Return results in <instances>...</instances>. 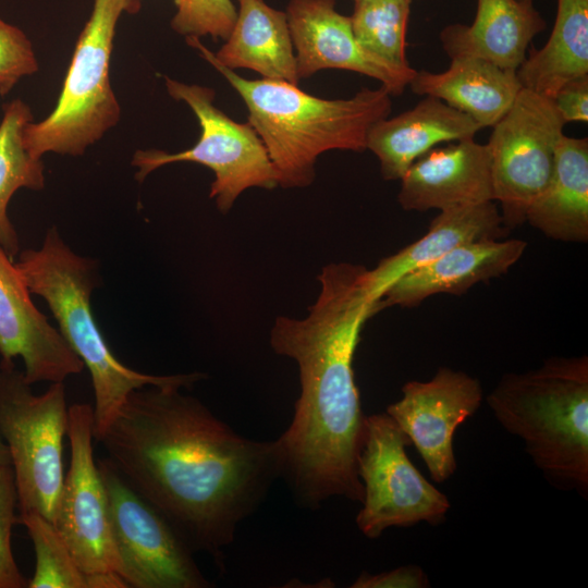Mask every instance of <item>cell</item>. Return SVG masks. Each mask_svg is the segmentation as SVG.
<instances>
[{
    "instance_id": "obj_24",
    "label": "cell",
    "mask_w": 588,
    "mask_h": 588,
    "mask_svg": "<svg viewBox=\"0 0 588 588\" xmlns=\"http://www.w3.org/2000/svg\"><path fill=\"white\" fill-rule=\"evenodd\" d=\"M546 45L532 49L516 71L522 87L552 99L566 82L588 75V0H556Z\"/></svg>"
},
{
    "instance_id": "obj_33",
    "label": "cell",
    "mask_w": 588,
    "mask_h": 588,
    "mask_svg": "<svg viewBox=\"0 0 588 588\" xmlns=\"http://www.w3.org/2000/svg\"><path fill=\"white\" fill-rule=\"evenodd\" d=\"M86 588H125L124 578L115 571H100L85 574Z\"/></svg>"
},
{
    "instance_id": "obj_7",
    "label": "cell",
    "mask_w": 588,
    "mask_h": 588,
    "mask_svg": "<svg viewBox=\"0 0 588 588\" xmlns=\"http://www.w3.org/2000/svg\"><path fill=\"white\" fill-rule=\"evenodd\" d=\"M68 426L63 382L36 395L14 363H0V433L10 452L20 513L36 512L53 523Z\"/></svg>"
},
{
    "instance_id": "obj_32",
    "label": "cell",
    "mask_w": 588,
    "mask_h": 588,
    "mask_svg": "<svg viewBox=\"0 0 588 588\" xmlns=\"http://www.w3.org/2000/svg\"><path fill=\"white\" fill-rule=\"evenodd\" d=\"M563 121H588V75L566 82L552 98Z\"/></svg>"
},
{
    "instance_id": "obj_23",
    "label": "cell",
    "mask_w": 588,
    "mask_h": 588,
    "mask_svg": "<svg viewBox=\"0 0 588 588\" xmlns=\"http://www.w3.org/2000/svg\"><path fill=\"white\" fill-rule=\"evenodd\" d=\"M546 236L568 243L588 241V138L562 135L553 171L526 212Z\"/></svg>"
},
{
    "instance_id": "obj_26",
    "label": "cell",
    "mask_w": 588,
    "mask_h": 588,
    "mask_svg": "<svg viewBox=\"0 0 588 588\" xmlns=\"http://www.w3.org/2000/svg\"><path fill=\"white\" fill-rule=\"evenodd\" d=\"M412 2L413 0H355L350 19L359 45L393 65L411 66L405 47Z\"/></svg>"
},
{
    "instance_id": "obj_4",
    "label": "cell",
    "mask_w": 588,
    "mask_h": 588,
    "mask_svg": "<svg viewBox=\"0 0 588 588\" xmlns=\"http://www.w3.org/2000/svg\"><path fill=\"white\" fill-rule=\"evenodd\" d=\"M487 404L552 487L588 499L587 355L554 356L536 369L504 373Z\"/></svg>"
},
{
    "instance_id": "obj_25",
    "label": "cell",
    "mask_w": 588,
    "mask_h": 588,
    "mask_svg": "<svg viewBox=\"0 0 588 588\" xmlns=\"http://www.w3.org/2000/svg\"><path fill=\"white\" fill-rule=\"evenodd\" d=\"M33 121L27 103L14 99L3 106L0 122V246L13 258L20 250L17 233L8 217V205L21 188L40 191L45 186L41 158L24 146L23 131Z\"/></svg>"
},
{
    "instance_id": "obj_5",
    "label": "cell",
    "mask_w": 588,
    "mask_h": 588,
    "mask_svg": "<svg viewBox=\"0 0 588 588\" xmlns=\"http://www.w3.org/2000/svg\"><path fill=\"white\" fill-rule=\"evenodd\" d=\"M15 265L30 293L46 301L63 339L89 371L95 394V440L132 391L147 385L189 389L207 377L203 372L156 376L123 365L107 344L91 309L96 262L74 253L57 228L47 231L38 249L21 252Z\"/></svg>"
},
{
    "instance_id": "obj_11",
    "label": "cell",
    "mask_w": 588,
    "mask_h": 588,
    "mask_svg": "<svg viewBox=\"0 0 588 588\" xmlns=\"http://www.w3.org/2000/svg\"><path fill=\"white\" fill-rule=\"evenodd\" d=\"M565 122L552 99L522 87L492 126L487 145L494 200L507 230L526 222V212L553 171Z\"/></svg>"
},
{
    "instance_id": "obj_17",
    "label": "cell",
    "mask_w": 588,
    "mask_h": 588,
    "mask_svg": "<svg viewBox=\"0 0 588 588\" xmlns=\"http://www.w3.org/2000/svg\"><path fill=\"white\" fill-rule=\"evenodd\" d=\"M526 246L518 238L461 245L399 278L382 294L380 308L418 306L440 293L462 295L476 283L505 274Z\"/></svg>"
},
{
    "instance_id": "obj_6",
    "label": "cell",
    "mask_w": 588,
    "mask_h": 588,
    "mask_svg": "<svg viewBox=\"0 0 588 588\" xmlns=\"http://www.w3.org/2000/svg\"><path fill=\"white\" fill-rule=\"evenodd\" d=\"M139 9V0H94L56 107L44 120L24 127V146L32 156H81L119 123L121 107L110 81L111 52L120 17Z\"/></svg>"
},
{
    "instance_id": "obj_35",
    "label": "cell",
    "mask_w": 588,
    "mask_h": 588,
    "mask_svg": "<svg viewBox=\"0 0 588 588\" xmlns=\"http://www.w3.org/2000/svg\"><path fill=\"white\" fill-rule=\"evenodd\" d=\"M519 1L534 3V0H519Z\"/></svg>"
},
{
    "instance_id": "obj_2",
    "label": "cell",
    "mask_w": 588,
    "mask_h": 588,
    "mask_svg": "<svg viewBox=\"0 0 588 588\" xmlns=\"http://www.w3.org/2000/svg\"><path fill=\"white\" fill-rule=\"evenodd\" d=\"M362 265L332 262L318 275L319 293L304 318L279 316L270 345L296 362L301 393L289 428L278 438L284 477L309 509L334 498L362 503L357 474L365 416L353 360L365 322L380 311Z\"/></svg>"
},
{
    "instance_id": "obj_18",
    "label": "cell",
    "mask_w": 588,
    "mask_h": 588,
    "mask_svg": "<svg viewBox=\"0 0 588 588\" xmlns=\"http://www.w3.org/2000/svg\"><path fill=\"white\" fill-rule=\"evenodd\" d=\"M481 128L467 114L426 96L414 108L373 123L367 134V149L377 156L383 180L396 181L437 145L474 138Z\"/></svg>"
},
{
    "instance_id": "obj_30",
    "label": "cell",
    "mask_w": 588,
    "mask_h": 588,
    "mask_svg": "<svg viewBox=\"0 0 588 588\" xmlns=\"http://www.w3.org/2000/svg\"><path fill=\"white\" fill-rule=\"evenodd\" d=\"M38 69L28 37L0 17V95H8L21 78L35 74Z\"/></svg>"
},
{
    "instance_id": "obj_20",
    "label": "cell",
    "mask_w": 588,
    "mask_h": 588,
    "mask_svg": "<svg viewBox=\"0 0 588 588\" xmlns=\"http://www.w3.org/2000/svg\"><path fill=\"white\" fill-rule=\"evenodd\" d=\"M509 231L493 200L440 210L424 236L368 270L370 296L379 302L385 290L405 273L461 245L500 240Z\"/></svg>"
},
{
    "instance_id": "obj_31",
    "label": "cell",
    "mask_w": 588,
    "mask_h": 588,
    "mask_svg": "<svg viewBox=\"0 0 588 588\" xmlns=\"http://www.w3.org/2000/svg\"><path fill=\"white\" fill-rule=\"evenodd\" d=\"M352 588H427L428 575L419 565H404L379 574L363 572Z\"/></svg>"
},
{
    "instance_id": "obj_21",
    "label": "cell",
    "mask_w": 588,
    "mask_h": 588,
    "mask_svg": "<svg viewBox=\"0 0 588 588\" xmlns=\"http://www.w3.org/2000/svg\"><path fill=\"white\" fill-rule=\"evenodd\" d=\"M408 86L417 95L436 97L467 114L481 127H492L522 88L516 72L471 57L451 59L443 72L416 71Z\"/></svg>"
},
{
    "instance_id": "obj_15",
    "label": "cell",
    "mask_w": 588,
    "mask_h": 588,
    "mask_svg": "<svg viewBox=\"0 0 588 588\" xmlns=\"http://www.w3.org/2000/svg\"><path fill=\"white\" fill-rule=\"evenodd\" d=\"M0 356L5 364L21 357L30 384L63 382L85 368L59 329L36 308L20 270L1 246Z\"/></svg>"
},
{
    "instance_id": "obj_27",
    "label": "cell",
    "mask_w": 588,
    "mask_h": 588,
    "mask_svg": "<svg viewBox=\"0 0 588 588\" xmlns=\"http://www.w3.org/2000/svg\"><path fill=\"white\" fill-rule=\"evenodd\" d=\"M34 544L36 565L29 588H86L85 574L54 524L36 512L20 513Z\"/></svg>"
},
{
    "instance_id": "obj_16",
    "label": "cell",
    "mask_w": 588,
    "mask_h": 588,
    "mask_svg": "<svg viewBox=\"0 0 588 588\" xmlns=\"http://www.w3.org/2000/svg\"><path fill=\"white\" fill-rule=\"evenodd\" d=\"M400 181L397 201L404 210H443L494 201L489 151L474 138L430 149Z\"/></svg>"
},
{
    "instance_id": "obj_9",
    "label": "cell",
    "mask_w": 588,
    "mask_h": 588,
    "mask_svg": "<svg viewBox=\"0 0 588 588\" xmlns=\"http://www.w3.org/2000/svg\"><path fill=\"white\" fill-rule=\"evenodd\" d=\"M411 444L387 413L365 416L357 460L364 498L356 525L369 539L379 538L390 527L445 522L451 503L408 458L405 448Z\"/></svg>"
},
{
    "instance_id": "obj_36",
    "label": "cell",
    "mask_w": 588,
    "mask_h": 588,
    "mask_svg": "<svg viewBox=\"0 0 588 588\" xmlns=\"http://www.w3.org/2000/svg\"><path fill=\"white\" fill-rule=\"evenodd\" d=\"M355 1V0H354Z\"/></svg>"
},
{
    "instance_id": "obj_12",
    "label": "cell",
    "mask_w": 588,
    "mask_h": 588,
    "mask_svg": "<svg viewBox=\"0 0 588 588\" xmlns=\"http://www.w3.org/2000/svg\"><path fill=\"white\" fill-rule=\"evenodd\" d=\"M94 408L69 407L70 467L64 475L53 524L84 574L115 571V551L106 487L94 458Z\"/></svg>"
},
{
    "instance_id": "obj_10",
    "label": "cell",
    "mask_w": 588,
    "mask_h": 588,
    "mask_svg": "<svg viewBox=\"0 0 588 588\" xmlns=\"http://www.w3.org/2000/svg\"><path fill=\"white\" fill-rule=\"evenodd\" d=\"M108 497L120 575L133 588H207L193 551L172 524L123 478L97 461Z\"/></svg>"
},
{
    "instance_id": "obj_13",
    "label": "cell",
    "mask_w": 588,
    "mask_h": 588,
    "mask_svg": "<svg viewBox=\"0 0 588 588\" xmlns=\"http://www.w3.org/2000/svg\"><path fill=\"white\" fill-rule=\"evenodd\" d=\"M480 381L462 371L440 367L428 381L412 380L402 397L385 413L409 438L433 481L442 483L456 470L453 440L456 429L479 409Z\"/></svg>"
},
{
    "instance_id": "obj_3",
    "label": "cell",
    "mask_w": 588,
    "mask_h": 588,
    "mask_svg": "<svg viewBox=\"0 0 588 588\" xmlns=\"http://www.w3.org/2000/svg\"><path fill=\"white\" fill-rule=\"evenodd\" d=\"M236 90L248 110L247 122L262 140L283 188L309 186L318 157L329 150L362 152L377 121L388 118L391 94L382 85L363 88L347 99H323L280 79H247L219 63L199 38L187 37Z\"/></svg>"
},
{
    "instance_id": "obj_8",
    "label": "cell",
    "mask_w": 588,
    "mask_h": 588,
    "mask_svg": "<svg viewBox=\"0 0 588 588\" xmlns=\"http://www.w3.org/2000/svg\"><path fill=\"white\" fill-rule=\"evenodd\" d=\"M164 84L174 100L185 102L194 112L200 135L194 146L179 152L158 149L135 151L132 164L137 168V181L142 182L158 168L170 163L203 164L215 174L209 197L215 199L223 215L246 189L279 186L275 168L256 131L248 122L238 123L216 107L212 88L185 84L168 76Z\"/></svg>"
},
{
    "instance_id": "obj_1",
    "label": "cell",
    "mask_w": 588,
    "mask_h": 588,
    "mask_svg": "<svg viewBox=\"0 0 588 588\" xmlns=\"http://www.w3.org/2000/svg\"><path fill=\"white\" fill-rule=\"evenodd\" d=\"M96 441L191 550L217 562L282 477L277 441L236 433L177 388L132 391Z\"/></svg>"
},
{
    "instance_id": "obj_28",
    "label": "cell",
    "mask_w": 588,
    "mask_h": 588,
    "mask_svg": "<svg viewBox=\"0 0 588 588\" xmlns=\"http://www.w3.org/2000/svg\"><path fill=\"white\" fill-rule=\"evenodd\" d=\"M176 11L171 28L187 37L210 36L226 40L234 26L237 9L232 0H174Z\"/></svg>"
},
{
    "instance_id": "obj_14",
    "label": "cell",
    "mask_w": 588,
    "mask_h": 588,
    "mask_svg": "<svg viewBox=\"0 0 588 588\" xmlns=\"http://www.w3.org/2000/svg\"><path fill=\"white\" fill-rule=\"evenodd\" d=\"M285 13L299 79L326 69L346 70L378 79L399 96L416 74L412 66L393 65L363 48L335 0H290Z\"/></svg>"
},
{
    "instance_id": "obj_19",
    "label": "cell",
    "mask_w": 588,
    "mask_h": 588,
    "mask_svg": "<svg viewBox=\"0 0 588 588\" xmlns=\"http://www.w3.org/2000/svg\"><path fill=\"white\" fill-rule=\"evenodd\" d=\"M546 28L534 3L519 0H477L470 25L450 24L440 41L451 58L471 57L516 72L531 40Z\"/></svg>"
},
{
    "instance_id": "obj_29",
    "label": "cell",
    "mask_w": 588,
    "mask_h": 588,
    "mask_svg": "<svg viewBox=\"0 0 588 588\" xmlns=\"http://www.w3.org/2000/svg\"><path fill=\"white\" fill-rule=\"evenodd\" d=\"M17 492L11 465L0 467V588H24L27 580L20 572L11 547L12 528L17 522Z\"/></svg>"
},
{
    "instance_id": "obj_22",
    "label": "cell",
    "mask_w": 588,
    "mask_h": 588,
    "mask_svg": "<svg viewBox=\"0 0 588 588\" xmlns=\"http://www.w3.org/2000/svg\"><path fill=\"white\" fill-rule=\"evenodd\" d=\"M237 15L230 36L213 53L230 70L248 69L262 78L297 85L295 51L284 11L264 0H237Z\"/></svg>"
},
{
    "instance_id": "obj_34",
    "label": "cell",
    "mask_w": 588,
    "mask_h": 588,
    "mask_svg": "<svg viewBox=\"0 0 588 588\" xmlns=\"http://www.w3.org/2000/svg\"><path fill=\"white\" fill-rule=\"evenodd\" d=\"M11 465L9 448L0 433V467Z\"/></svg>"
}]
</instances>
